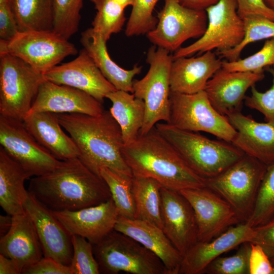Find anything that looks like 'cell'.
<instances>
[{
    "mask_svg": "<svg viewBox=\"0 0 274 274\" xmlns=\"http://www.w3.org/2000/svg\"><path fill=\"white\" fill-rule=\"evenodd\" d=\"M28 191L53 211L78 210L112 197L103 179L78 158L61 161L49 173L33 177Z\"/></svg>",
    "mask_w": 274,
    "mask_h": 274,
    "instance_id": "6da1fadb",
    "label": "cell"
},
{
    "mask_svg": "<svg viewBox=\"0 0 274 274\" xmlns=\"http://www.w3.org/2000/svg\"><path fill=\"white\" fill-rule=\"evenodd\" d=\"M56 115L77 146L78 158L92 172L101 177L100 169L105 167L133 176L122 153L124 145L121 128L110 111L104 110L97 116Z\"/></svg>",
    "mask_w": 274,
    "mask_h": 274,
    "instance_id": "7a4b0ae2",
    "label": "cell"
},
{
    "mask_svg": "<svg viewBox=\"0 0 274 274\" xmlns=\"http://www.w3.org/2000/svg\"><path fill=\"white\" fill-rule=\"evenodd\" d=\"M122 153L134 176L153 178L162 187L178 191L205 186L206 179L189 167L155 127L124 145Z\"/></svg>",
    "mask_w": 274,
    "mask_h": 274,
    "instance_id": "3957f363",
    "label": "cell"
},
{
    "mask_svg": "<svg viewBox=\"0 0 274 274\" xmlns=\"http://www.w3.org/2000/svg\"><path fill=\"white\" fill-rule=\"evenodd\" d=\"M155 127L189 167L204 179L218 175L244 155L232 143L211 140L197 132L180 129L166 122L157 123Z\"/></svg>",
    "mask_w": 274,
    "mask_h": 274,
    "instance_id": "277c9868",
    "label": "cell"
},
{
    "mask_svg": "<svg viewBox=\"0 0 274 274\" xmlns=\"http://www.w3.org/2000/svg\"><path fill=\"white\" fill-rule=\"evenodd\" d=\"M267 165L245 154L218 175L206 179L205 186L224 199L241 222L250 217Z\"/></svg>",
    "mask_w": 274,
    "mask_h": 274,
    "instance_id": "5b68a950",
    "label": "cell"
},
{
    "mask_svg": "<svg viewBox=\"0 0 274 274\" xmlns=\"http://www.w3.org/2000/svg\"><path fill=\"white\" fill-rule=\"evenodd\" d=\"M149 69L141 80L133 82V93L145 102V114L140 135L150 131L160 121L170 122V71L173 61L170 52L151 46L147 52Z\"/></svg>",
    "mask_w": 274,
    "mask_h": 274,
    "instance_id": "8992f818",
    "label": "cell"
},
{
    "mask_svg": "<svg viewBox=\"0 0 274 274\" xmlns=\"http://www.w3.org/2000/svg\"><path fill=\"white\" fill-rule=\"evenodd\" d=\"M100 273L167 274L161 259L130 236L113 230L93 245Z\"/></svg>",
    "mask_w": 274,
    "mask_h": 274,
    "instance_id": "52a82bcc",
    "label": "cell"
},
{
    "mask_svg": "<svg viewBox=\"0 0 274 274\" xmlns=\"http://www.w3.org/2000/svg\"><path fill=\"white\" fill-rule=\"evenodd\" d=\"M45 80L20 58L0 53V115L23 120Z\"/></svg>",
    "mask_w": 274,
    "mask_h": 274,
    "instance_id": "ba28073f",
    "label": "cell"
},
{
    "mask_svg": "<svg viewBox=\"0 0 274 274\" xmlns=\"http://www.w3.org/2000/svg\"><path fill=\"white\" fill-rule=\"evenodd\" d=\"M170 122L180 129L203 131L231 143L236 130L228 118L212 106L204 91L194 94L170 92Z\"/></svg>",
    "mask_w": 274,
    "mask_h": 274,
    "instance_id": "9c48e42d",
    "label": "cell"
},
{
    "mask_svg": "<svg viewBox=\"0 0 274 274\" xmlns=\"http://www.w3.org/2000/svg\"><path fill=\"white\" fill-rule=\"evenodd\" d=\"M205 10L208 20L205 32L193 43L175 52L173 59L214 50L217 53L227 51L242 41L244 24L237 13L236 0H219Z\"/></svg>",
    "mask_w": 274,
    "mask_h": 274,
    "instance_id": "30bf717a",
    "label": "cell"
},
{
    "mask_svg": "<svg viewBox=\"0 0 274 274\" xmlns=\"http://www.w3.org/2000/svg\"><path fill=\"white\" fill-rule=\"evenodd\" d=\"M0 53L20 58L44 74L65 57L78 53L76 46L53 30L19 31L11 40H0Z\"/></svg>",
    "mask_w": 274,
    "mask_h": 274,
    "instance_id": "8fae6325",
    "label": "cell"
},
{
    "mask_svg": "<svg viewBox=\"0 0 274 274\" xmlns=\"http://www.w3.org/2000/svg\"><path fill=\"white\" fill-rule=\"evenodd\" d=\"M157 18V25L147 38L154 45L170 52H176L189 39L200 38L208 22L206 10L186 7L178 0H165Z\"/></svg>",
    "mask_w": 274,
    "mask_h": 274,
    "instance_id": "7c38bea8",
    "label": "cell"
},
{
    "mask_svg": "<svg viewBox=\"0 0 274 274\" xmlns=\"http://www.w3.org/2000/svg\"><path fill=\"white\" fill-rule=\"evenodd\" d=\"M0 144L29 178L48 174L61 162L39 144L22 120L0 115Z\"/></svg>",
    "mask_w": 274,
    "mask_h": 274,
    "instance_id": "4fadbf2b",
    "label": "cell"
},
{
    "mask_svg": "<svg viewBox=\"0 0 274 274\" xmlns=\"http://www.w3.org/2000/svg\"><path fill=\"white\" fill-rule=\"evenodd\" d=\"M180 192L194 211L198 242H209L229 227L241 223L231 206L206 186L185 189Z\"/></svg>",
    "mask_w": 274,
    "mask_h": 274,
    "instance_id": "5bb4252c",
    "label": "cell"
},
{
    "mask_svg": "<svg viewBox=\"0 0 274 274\" xmlns=\"http://www.w3.org/2000/svg\"><path fill=\"white\" fill-rule=\"evenodd\" d=\"M24 208L33 224L44 256L70 266L73 254L72 235L52 211L29 191Z\"/></svg>",
    "mask_w": 274,
    "mask_h": 274,
    "instance_id": "9a60e30c",
    "label": "cell"
},
{
    "mask_svg": "<svg viewBox=\"0 0 274 274\" xmlns=\"http://www.w3.org/2000/svg\"><path fill=\"white\" fill-rule=\"evenodd\" d=\"M43 75L47 81L82 90L102 104L109 93L117 90L84 48L74 60L56 65Z\"/></svg>",
    "mask_w": 274,
    "mask_h": 274,
    "instance_id": "2e32d148",
    "label": "cell"
},
{
    "mask_svg": "<svg viewBox=\"0 0 274 274\" xmlns=\"http://www.w3.org/2000/svg\"><path fill=\"white\" fill-rule=\"evenodd\" d=\"M161 217L162 230L183 256L198 241L195 214L180 191L162 187Z\"/></svg>",
    "mask_w": 274,
    "mask_h": 274,
    "instance_id": "e0dca14e",
    "label": "cell"
},
{
    "mask_svg": "<svg viewBox=\"0 0 274 274\" xmlns=\"http://www.w3.org/2000/svg\"><path fill=\"white\" fill-rule=\"evenodd\" d=\"M52 212L71 235L82 236L93 245L114 230L119 216L112 197L98 204L78 210Z\"/></svg>",
    "mask_w": 274,
    "mask_h": 274,
    "instance_id": "ac0fdd59",
    "label": "cell"
},
{
    "mask_svg": "<svg viewBox=\"0 0 274 274\" xmlns=\"http://www.w3.org/2000/svg\"><path fill=\"white\" fill-rule=\"evenodd\" d=\"M104 111L102 103L79 89L45 80L41 85L27 114L50 112L97 116Z\"/></svg>",
    "mask_w": 274,
    "mask_h": 274,
    "instance_id": "d6986e66",
    "label": "cell"
},
{
    "mask_svg": "<svg viewBox=\"0 0 274 274\" xmlns=\"http://www.w3.org/2000/svg\"><path fill=\"white\" fill-rule=\"evenodd\" d=\"M264 76V72H230L221 68L209 80L204 91L214 108L227 116L240 112L248 89Z\"/></svg>",
    "mask_w": 274,
    "mask_h": 274,
    "instance_id": "ffe728a7",
    "label": "cell"
},
{
    "mask_svg": "<svg viewBox=\"0 0 274 274\" xmlns=\"http://www.w3.org/2000/svg\"><path fill=\"white\" fill-rule=\"evenodd\" d=\"M252 230L246 222H241L209 242H197L183 256L179 274L203 273L214 259L244 243L250 242Z\"/></svg>",
    "mask_w": 274,
    "mask_h": 274,
    "instance_id": "44dd1931",
    "label": "cell"
},
{
    "mask_svg": "<svg viewBox=\"0 0 274 274\" xmlns=\"http://www.w3.org/2000/svg\"><path fill=\"white\" fill-rule=\"evenodd\" d=\"M236 130L231 143L245 154L267 165L274 163V125L259 122L241 112L226 116Z\"/></svg>",
    "mask_w": 274,
    "mask_h": 274,
    "instance_id": "7402d4cb",
    "label": "cell"
},
{
    "mask_svg": "<svg viewBox=\"0 0 274 274\" xmlns=\"http://www.w3.org/2000/svg\"><path fill=\"white\" fill-rule=\"evenodd\" d=\"M114 230L138 241L162 261L167 274H179L183 256L163 230L148 222L119 216Z\"/></svg>",
    "mask_w": 274,
    "mask_h": 274,
    "instance_id": "603a6c76",
    "label": "cell"
},
{
    "mask_svg": "<svg viewBox=\"0 0 274 274\" xmlns=\"http://www.w3.org/2000/svg\"><path fill=\"white\" fill-rule=\"evenodd\" d=\"M222 63L220 58L213 51L197 57L174 59L169 75L170 91L194 94L204 91L208 82L221 68Z\"/></svg>",
    "mask_w": 274,
    "mask_h": 274,
    "instance_id": "cb8c5ba5",
    "label": "cell"
},
{
    "mask_svg": "<svg viewBox=\"0 0 274 274\" xmlns=\"http://www.w3.org/2000/svg\"><path fill=\"white\" fill-rule=\"evenodd\" d=\"M0 253L12 259L21 273L24 268L44 256L33 224L26 211L12 216L11 228L1 236Z\"/></svg>",
    "mask_w": 274,
    "mask_h": 274,
    "instance_id": "d4e9b609",
    "label": "cell"
},
{
    "mask_svg": "<svg viewBox=\"0 0 274 274\" xmlns=\"http://www.w3.org/2000/svg\"><path fill=\"white\" fill-rule=\"evenodd\" d=\"M22 121L39 144L58 160L78 158V149L70 135L62 129L56 114L47 112L27 114Z\"/></svg>",
    "mask_w": 274,
    "mask_h": 274,
    "instance_id": "484cf974",
    "label": "cell"
},
{
    "mask_svg": "<svg viewBox=\"0 0 274 274\" xmlns=\"http://www.w3.org/2000/svg\"><path fill=\"white\" fill-rule=\"evenodd\" d=\"M80 42L104 77L117 90L133 93V79L141 73L142 66L135 64L127 70L119 66L108 53L107 41L91 27L81 33Z\"/></svg>",
    "mask_w": 274,
    "mask_h": 274,
    "instance_id": "4316f807",
    "label": "cell"
},
{
    "mask_svg": "<svg viewBox=\"0 0 274 274\" xmlns=\"http://www.w3.org/2000/svg\"><path fill=\"white\" fill-rule=\"evenodd\" d=\"M29 179L21 167L0 147V205L7 214L24 213L28 191L24 181Z\"/></svg>",
    "mask_w": 274,
    "mask_h": 274,
    "instance_id": "83f0119b",
    "label": "cell"
},
{
    "mask_svg": "<svg viewBox=\"0 0 274 274\" xmlns=\"http://www.w3.org/2000/svg\"><path fill=\"white\" fill-rule=\"evenodd\" d=\"M106 98L112 102L110 111L120 126L124 145L134 141L143 125L145 106L144 101L133 93L116 90Z\"/></svg>",
    "mask_w": 274,
    "mask_h": 274,
    "instance_id": "f1b7e54d",
    "label": "cell"
},
{
    "mask_svg": "<svg viewBox=\"0 0 274 274\" xmlns=\"http://www.w3.org/2000/svg\"><path fill=\"white\" fill-rule=\"evenodd\" d=\"M161 187V184L153 178L133 176L135 219L148 222L162 229Z\"/></svg>",
    "mask_w": 274,
    "mask_h": 274,
    "instance_id": "f546056e",
    "label": "cell"
},
{
    "mask_svg": "<svg viewBox=\"0 0 274 274\" xmlns=\"http://www.w3.org/2000/svg\"><path fill=\"white\" fill-rule=\"evenodd\" d=\"M19 31L53 30V0H9Z\"/></svg>",
    "mask_w": 274,
    "mask_h": 274,
    "instance_id": "4dcf8cb0",
    "label": "cell"
},
{
    "mask_svg": "<svg viewBox=\"0 0 274 274\" xmlns=\"http://www.w3.org/2000/svg\"><path fill=\"white\" fill-rule=\"evenodd\" d=\"M100 177L107 184L119 216L135 219V208L132 189L133 176L102 167Z\"/></svg>",
    "mask_w": 274,
    "mask_h": 274,
    "instance_id": "1f68e13d",
    "label": "cell"
},
{
    "mask_svg": "<svg viewBox=\"0 0 274 274\" xmlns=\"http://www.w3.org/2000/svg\"><path fill=\"white\" fill-rule=\"evenodd\" d=\"M96 10L92 29L107 42L112 35L122 29L126 21L125 9L113 0H90Z\"/></svg>",
    "mask_w": 274,
    "mask_h": 274,
    "instance_id": "d6a6232c",
    "label": "cell"
},
{
    "mask_svg": "<svg viewBox=\"0 0 274 274\" xmlns=\"http://www.w3.org/2000/svg\"><path fill=\"white\" fill-rule=\"evenodd\" d=\"M245 35L241 43L230 50L217 53L220 58L233 61L239 56L246 46L255 42L274 38V21L258 15H251L243 19Z\"/></svg>",
    "mask_w": 274,
    "mask_h": 274,
    "instance_id": "836d02e7",
    "label": "cell"
},
{
    "mask_svg": "<svg viewBox=\"0 0 274 274\" xmlns=\"http://www.w3.org/2000/svg\"><path fill=\"white\" fill-rule=\"evenodd\" d=\"M53 30L68 40L79 29L83 0H53Z\"/></svg>",
    "mask_w": 274,
    "mask_h": 274,
    "instance_id": "e575fe53",
    "label": "cell"
},
{
    "mask_svg": "<svg viewBox=\"0 0 274 274\" xmlns=\"http://www.w3.org/2000/svg\"><path fill=\"white\" fill-rule=\"evenodd\" d=\"M274 214V163L267 165L252 213L246 222L251 227L260 225Z\"/></svg>",
    "mask_w": 274,
    "mask_h": 274,
    "instance_id": "d590c367",
    "label": "cell"
},
{
    "mask_svg": "<svg viewBox=\"0 0 274 274\" xmlns=\"http://www.w3.org/2000/svg\"><path fill=\"white\" fill-rule=\"evenodd\" d=\"M159 0H134L125 30L127 37L147 34L157 25L158 19L153 15Z\"/></svg>",
    "mask_w": 274,
    "mask_h": 274,
    "instance_id": "8d00e7d4",
    "label": "cell"
},
{
    "mask_svg": "<svg viewBox=\"0 0 274 274\" xmlns=\"http://www.w3.org/2000/svg\"><path fill=\"white\" fill-rule=\"evenodd\" d=\"M251 248L250 242L242 244L235 254L228 257L219 256L212 261L206 267L203 273L250 274Z\"/></svg>",
    "mask_w": 274,
    "mask_h": 274,
    "instance_id": "74e56055",
    "label": "cell"
},
{
    "mask_svg": "<svg viewBox=\"0 0 274 274\" xmlns=\"http://www.w3.org/2000/svg\"><path fill=\"white\" fill-rule=\"evenodd\" d=\"M274 65V38L265 41L258 52L246 58L233 61H223L222 68L230 72H264V68Z\"/></svg>",
    "mask_w": 274,
    "mask_h": 274,
    "instance_id": "f35d334b",
    "label": "cell"
},
{
    "mask_svg": "<svg viewBox=\"0 0 274 274\" xmlns=\"http://www.w3.org/2000/svg\"><path fill=\"white\" fill-rule=\"evenodd\" d=\"M73 254L70 265L72 274L100 273L98 263L94 256L93 245L85 238L72 235Z\"/></svg>",
    "mask_w": 274,
    "mask_h": 274,
    "instance_id": "ab89813d",
    "label": "cell"
},
{
    "mask_svg": "<svg viewBox=\"0 0 274 274\" xmlns=\"http://www.w3.org/2000/svg\"><path fill=\"white\" fill-rule=\"evenodd\" d=\"M272 76V85L264 92L258 90L255 86L251 88V94L246 96L245 105L261 113L266 122L274 125V69L268 68Z\"/></svg>",
    "mask_w": 274,
    "mask_h": 274,
    "instance_id": "60d3db41",
    "label": "cell"
},
{
    "mask_svg": "<svg viewBox=\"0 0 274 274\" xmlns=\"http://www.w3.org/2000/svg\"><path fill=\"white\" fill-rule=\"evenodd\" d=\"M250 243L261 246L270 259L274 258V214L264 223L252 227Z\"/></svg>",
    "mask_w": 274,
    "mask_h": 274,
    "instance_id": "b9f144b4",
    "label": "cell"
},
{
    "mask_svg": "<svg viewBox=\"0 0 274 274\" xmlns=\"http://www.w3.org/2000/svg\"><path fill=\"white\" fill-rule=\"evenodd\" d=\"M251 247L250 274H274V266L271 260L261 247L251 243Z\"/></svg>",
    "mask_w": 274,
    "mask_h": 274,
    "instance_id": "7bdbcfd3",
    "label": "cell"
},
{
    "mask_svg": "<svg viewBox=\"0 0 274 274\" xmlns=\"http://www.w3.org/2000/svg\"><path fill=\"white\" fill-rule=\"evenodd\" d=\"M18 31L9 0H0V40H10Z\"/></svg>",
    "mask_w": 274,
    "mask_h": 274,
    "instance_id": "ee69618b",
    "label": "cell"
},
{
    "mask_svg": "<svg viewBox=\"0 0 274 274\" xmlns=\"http://www.w3.org/2000/svg\"><path fill=\"white\" fill-rule=\"evenodd\" d=\"M23 274H72L70 266L43 256L36 263L24 268Z\"/></svg>",
    "mask_w": 274,
    "mask_h": 274,
    "instance_id": "f6af8a7d",
    "label": "cell"
},
{
    "mask_svg": "<svg viewBox=\"0 0 274 274\" xmlns=\"http://www.w3.org/2000/svg\"><path fill=\"white\" fill-rule=\"evenodd\" d=\"M237 13L244 18L251 15H258L274 21V10L264 0H236Z\"/></svg>",
    "mask_w": 274,
    "mask_h": 274,
    "instance_id": "bcb514c9",
    "label": "cell"
},
{
    "mask_svg": "<svg viewBox=\"0 0 274 274\" xmlns=\"http://www.w3.org/2000/svg\"><path fill=\"white\" fill-rule=\"evenodd\" d=\"M20 271L15 262L0 254V274H20Z\"/></svg>",
    "mask_w": 274,
    "mask_h": 274,
    "instance_id": "7dc6e473",
    "label": "cell"
},
{
    "mask_svg": "<svg viewBox=\"0 0 274 274\" xmlns=\"http://www.w3.org/2000/svg\"><path fill=\"white\" fill-rule=\"evenodd\" d=\"M184 6L195 10H205L219 0H178Z\"/></svg>",
    "mask_w": 274,
    "mask_h": 274,
    "instance_id": "c3c4849f",
    "label": "cell"
},
{
    "mask_svg": "<svg viewBox=\"0 0 274 274\" xmlns=\"http://www.w3.org/2000/svg\"><path fill=\"white\" fill-rule=\"evenodd\" d=\"M12 223V216L7 214V215L0 216V234L1 236L7 233L11 228Z\"/></svg>",
    "mask_w": 274,
    "mask_h": 274,
    "instance_id": "681fc988",
    "label": "cell"
},
{
    "mask_svg": "<svg viewBox=\"0 0 274 274\" xmlns=\"http://www.w3.org/2000/svg\"><path fill=\"white\" fill-rule=\"evenodd\" d=\"M115 3L118 4L119 5L125 8L128 6H133L134 0H113Z\"/></svg>",
    "mask_w": 274,
    "mask_h": 274,
    "instance_id": "f907efd6",
    "label": "cell"
},
{
    "mask_svg": "<svg viewBox=\"0 0 274 274\" xmlns=\"http://www.w3.org/2000/svg\"><path fill=\"white\" fill-rule=\"evenodd\" d=\"M267 5L274 10V0H266Z\"/></svg>",
    "mask_w": 274,
    "mask_h": 274,
    "instance_id": "816d5d0a",
    "label": "cell"
},
{
    "mask_svg": "<svg viewBox=\"0 0 274 274\" xmlns=\"http://www.w3.org/2000/svg\"><path fill=\"white\" fill-rule=\"evenodd\" d=\"M270 260H271V263H272V265L274 266V258H271Z\"/></svg>",
    "mask_w": 274,
    "mask_h": 274,
    "instance_id": "f5cc1de1",
    "label": "cell"
},
{
    "mask_svg": "<svg viewBox=\"0 0 274 274\" xmlns=\"http://www.w3.org/2000/svg\"><path fill=\"white\" fill-rule=\"evenodd\" d=\"M272 67L274 69V65H272Z\"/></svg>",
    "mask_w": 274,
    "mask_h": 274,
    "instance_id": "db71d44e",
    "label": "cell"
},
{
    "mask_svg": "<svg viewBox=\"0 0 274 274\" xmlns=\"http://www.w3.org/2000/svg\"><path fill=\"white\" fill-rule=\"evenodd\" d=\"M264 1H265V2L266 0H264Z\"/></svg>",
    "mask_w": 274,
    "mask_h": 274,
    "instance_id": "11a10c76",
    "label": "cell"
}]
</instances>
